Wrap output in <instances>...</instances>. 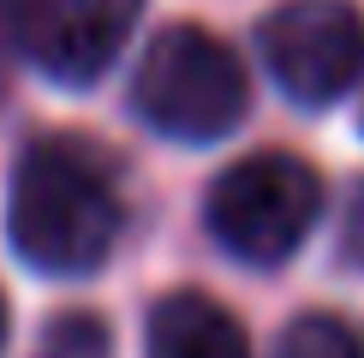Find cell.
Instances as JSON below:
<instances>
[{"label": "cell", "instance_id": "obj_5", "mask_svg": "<svg viewBox=\"0 0 364 358\" xmlns=\"http://www.w3.org/2000/svg\"><path fill=\"white\" fill-rule=\"evenodd\" d=\"M144 18V0H18V48L54 84H96Z\"/></svg>", "mask_w": 364, "mask_h": 358}, {"label": "cell", "instance_id": "obj_2", "mask_svg": "<svg viewBox=\"0 0 364 358\" xmlns=\"http://www.w3.org/2000/svg\"><path fill=\"white\" fill-rule=\"evenodd\" d=\"M132 108L149 131L173 143H215L245 119L251 78L239 54L203 24H168L138 60Z\"/></svg>", "mask_w": 364, "mask_h": 358}, {"label": "cell", "instance_id": "obj_8", "mask_svg": "<svg viewBox=\"0 0 364 358\" xmlns=\"http://www.w3.org/2000/svg\"><path fill=\"white\" fill-rule=\"evenodd\" d=\"M36 358H114V340H108V322L90 317V310H66L42 328V347Z\"/></svg>", "mask_w": 364, "mask_h": 358}, {"label": "cell", "instance_id": "obj_6", "mask_svg": "<svg viewBox=\"0 0 364 358\" xmlns=\"http://www.w3.org/2000/svg\"><path fill=\"white\" fill-rule=\"evenodd\" d=\"M144 352L149 358H251V340L227 305L186 287V293L156 298Z\"/></svg>", "mask_w": 364, "mask_h": 358}, {"label": "cell", "instance_id": "obj_4", "mask_svg": "<svg viewBox=\"0 0 364 358\" xmlns=\"http://www.w3.org/2000/svg\"><path fill=\"white\" fill-rule=\"evenodd\" d=\"M257 48L299 108H328L364 78V18L353 0H287L263 18Z\"/></svg>", "mask_w": 364, "mask_h": 358}, {"label": "cell", "instance_id": "obj_1", "mask_svg": "<svg viewBox=\"0 0 364 358\" xmlns=\"http://www.w3.org/2000/svg\"><path fill=\"white\" fill-rule=\"evenodd\" d=\"M126 203L114 168L78 138H36L12 168L6 239L42 275H96L114 257Z\"/></svg>", "mask_w": 364, "mask_h": 358}, {"label": "cell", "instance_id": "obj_7", "mask_svg": "<svg viewBox=\"0 0 364 358\" xmlns=\"http://www.w3.org/2000/svg\"><path fill=\"white\" fill-rule=\"evenodd\" d=\"M275 358H364V335L346 317H328V310H305L281 328Z\"/></svg>", "mask_w": 364, "mask_h": 358}, {"label": "cell", "instance_id": "obj_10", "mask_svg": "<svg viewBox=\"0 0 364 358\" xmlns=\"http://www.w3.org/2000/svg\"><path fill=\"white\" fill-rule=\"evenodd\" d=\"M12 54H24L18 48V0H0V90H6Z\"/></svg>", "mask_w": 364, "mask_h": 358}, {"label": "cell", "instance_id": "obj_11", "mask_svg": "<svg viewBox=\"0 0 364 358\" xmlns=\"http://www.w3.org/2000/svg\"><path fill=\"white\" fill-rule=\"evenodd\" d=\"M6 328H12V317H6V298H0V347H6Z\"/></svg>", "mask_w": 364, "mask_h": 358}, {"label": "cell", "instance_id": "obj_9", "mask_svg": "<svg viewBox=\"0 0 364 358\" xmlns=\"http://www.w3.org/2000/svg\"><path fill=\"white\" fill-rule=\"evenodd\" d=\"M341 257H346V268L364 275V179L353 185V197L341 209Z\"/></svg>", "mask_w": 364, "mask_h": 358}, {"label": "cell", "instance_id": "obj_3", "mask_svg": "<svg viewBox=\"0 0 364 358\" xmlns=\"http://www.w3.org/2000/svg\"><path fill=\"white\" fill-rule=\"evenodd\" d=\"M209 233L227 257L275 268L311 239L316 215H323V179L311 161L281 156V149H257V156L233 161L215 185H209Z\"/></svg>", "mask_w": 364, "mask_h": 358}]
</instances>
